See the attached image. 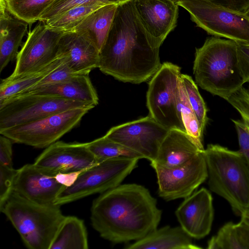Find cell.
<instances>
[{
	"label": "cell",
	"instance_id": "1",
	"mask_svg": "<svg viewBox=\"0 0 249 249\" xmlns=\"http://www.w3.org/2000/svg\"><path fill=\"white\" fill-rule=\"evenodd\" d=\"M162 43L153 37L141 20L135 0L118 5L100 51L98 69L123 82L140 84L151 78L161 66Z\"/></svg>",
	"mask_w": 249,
	"mask_h": 249
},
{
	"label": "cell",
	"instance_id": "2",
	"mask_svg": "<svg viewBox=\"0 0 249 249\" xmlns=\"http://www.w3.org/2000/svg\"><path fill=\"white\" fill-rule=\"evenodd\" d=\"M93 228L114 243L141 239L157 229L162 211L144 186L120 184L95 199L90 209Z\"/></svg>",
	"mask_w": 249,
	"mask_h": 249
},
{
	"label": "cell",
	"instance_id": "3",
	"mask_svg": "<svg viewBox=\"0 0 249 249\" xmlns=\"http://www.w3.org/2000/svg\"><path fill=\"white\" fill-rule=\"evenodd\" d=\"M193 73L201 89L226 100L246 83L238 65L237 43L219 37H209L196 49Z\"/></svg>",
	"mask_w": 249,
	"mask_h": 249
},
{
	"label": "cell",
	"instance_id": "4",
	"mask_svg": "<svg viewBox=\"0 0 249 249\" xmlns=\"http://www.w3.org/2000/svg\"><path fill=\"white\" fill-rule=\"evenodd\" d=\"M208 185L239 215L249 211V166L243 155L219 144L204 150Z\"/></svg>",
	"mask_w": 249,
	"mask_h": 249
},
{
	"label": "cell",
	"instance_id": "5",
	"mask_svg": "<svg viewBox=\"0 0 249 249\" xmlns=\"http://www.w3.org/2000/svg\"><path fill=\"white\" fill-rule=\"evenodd\" d=\"M59 205L29 200L13 191L0 212L18 231L30 249H50L66 216Z\"/></svg>",
	"mask_w": 249,
	"mask_h": 249
},
{
	"label": "cell",
	"instance_id": "6",
	"mask_svg": "<svg viewBox=\"0 0 249 249\" xmlns=\"http://www.w3.org/2000/svg\"><path fill=\"white\" fill-rule=\"evenodd\" d=\"M181 68L166 62L151 78L146 94V105L151 116L171 130L186 133L180 109Z\"/></svg>",
	"mask_w": 249,
	"mask_h": 249
},
{
	"label": "cell",
	"instance_id": "7",
	"mask_svg": "<svg viewBox=\"0 0 249 249\" xmlns=\"http://www.w3.org/2000/svg\"><path fill=\"white\" fill-rule=\"evenodd\" d=\"M91 103L48 94L22 92L0 102V130L36 121L75 108L91 109Z\"/></svg>",
	"mask_w": 249,
	"mask_h": 249
},
{
	"label": "cell",
	"instance_id": "8",
	"mask_svg": "<svg viewBox=\"0 0 249 249\" xmlns=\"http://www.w3.org/2000/svg\"><path fill=\"white\" fill-rule=\"evenodd\" d=\"M139 160L124 158L110 159L86 168L73 185L61 191L54 204L61 206L117 187L136 167Z\"/></svg>",
	"mask_w": 249,
	"mask_h": 249
},
{
	"label": "cell",
	"instance_id": "9",
	"mask_svg": "<svg viewBox=\"0 0 249 249\" xmlns=\"http://www.w3.org/2000/svg\"><path fill=\"white\" fill-rule=\"evenodd\" d=\"M186 9L196 26L216 37L249 44V19L246 15L207 0H174Z\"/></svg>",
	"mask_w": 249,
	"mask_h": 249
},
{
	"label": "cell",
	"instance_id": "10",
	"mask_svg": "<svg viewBox=\"0 0 249 249\" xmlns=\"http://www.w3.org/2000/svg\"><path fill=\"white\" fill-rule=\"evenodd\" d=\"M90 109L75 108L42 119L0 130L13 142L36 148H46L77 126Z\"/></svg>",
	"mask_w": 249,
	"mask_h": 249
},
{
	"label": "cell",
	"instance_id": "11",
	"mask_svg": "<svg viewBox=\"0 0 249 249\" xmlns=\"http://www.w3.org/2000/svg\"><path fill=\"white\" fill-rule=\"evenodd\" d=\"M30 31L18 52L13 72L17 77L39 71L57 58L58 44L64 32L49 28L43 22Z\"/></svg>",
	"mask_w": 249,
	"mask_h": 249
},
{
	"label": "cell",
	"instance_id": "12",
	"mask_svg": "<svg viewBox=\"0 0 249 249\" xmlns=\"http://www.w3.org/2000/svg\"><path fill=\"white\" fill-rule=\"evenodd\" d=\"M157 175L158 194L166 201L186 198L208 178L204 151L186 163L166 168L151 163Z\"/></svg>",
	"mask_w": 249,
	"mask_h": 249
},
{
	"label": "cell",
	"instance_id": "13",
	"mask_svg": "<svg viewBox=\"0 0 249 249\" xmlns=\"http://www.w3.org/2000/svg\"><path fill=\"white\" fill-rule=\"evenodd\" d=\"M169 130L149 115L114 126L105 136L152 162Z\"/></svg>",
	"mask_w": 249,
	"mask_h": 249
},
{
	"label": "cell",
	"instance_id": "14",
	"mask_svg": "<svg viewBox=\"0 0 249 249\" xmlns=\"http://www.w3.org/2000/svg\"><path fill=\"white\" fill-rule=\"evenodd\" d=\"M98 162L87 143L57 141L46 147L34 163L56 175L58 173L83 170Z\"/></svg>",
	"mask_w": 249,
	"mask_h": 249
},
{
	"label": "cell",
	"instance_id": "15",
	"mask_svg": "<svg viewBox=\"0 0 249 249\" xmlns=\"http://www.w3.org/2000/svg\"><path fill=\"white\" fill-rule=\"evenodd\" d=\"M55 176L35 163L25 164L18 169L13 191L36 203L54 204L66 188L57 181Z\"/></svg>",
	"mask_w": 249,
	"mask_h": 249
},
{
	"label": "cell",
	"instance_id": "16",
	"mask_svg": "<svg viewBox=\"0 0 249 249\" xmlns=\"http://www.w3.org/2000/svg\"><path fill=\"white\" fill-rule=\"evenodd\" d=\"M175 213L180 227L192 238H204L210 232L213 219L211 194L201 188L186 197Z\"/></svg>",
	"mask_w": 249,
	"mask_h": 249
},
{
	"label": "cell",
	"instance_id": "17",
	"mask_svg": "<svg viewBox=\"0 0 249 249\" xmlns=\"http://www.w3.org/2000/svg\"><path fill=\"white\" fill-rule=\"evenodd\" d=\"M100 52L85 35L74 31L64 32L58 44L57 56L64 57L74 72L89 74L98 68Z\"/></svg>",
	"mask_w": 249,
	"mask_h": 249
},
{
	"label": "cell",
	"instance_id": "18",
	"mask_svg": "<svg viewBox=\"0 0 249 249\" xmlns=\"http://www.w3.org/2000/svg\"><path fill=\"white\" fill-rule=\"evenodd\" d=\"M135 6L147 30L162 43L177 25L178 5L174 0H135Z\"/></svg>",
	"mask_w": 249,
	"mask_h": 249
},
{
	"label": "cell",
	"instance_id": "19",
	"mask_svg": "<svg viewBox=\"0 0 249 249\" xmlns=\"http://www.w3.org/2000/svg\"><path fill=\"white\" fill-rule=\"evenodd\" d=\"M29 23L13 14L0 0V72L17 57Z\"/></svg>",
	"mask_w": 249,
	"mask_h": 249
},
{
	"label": "cell",
	"instance_id": "20",
	"mask_svg": "<svg viewBox=\"0 0 249 249\" xmlns=\"http://www.w3.org/2000/svg\"><path fill=\"white\" fill-rule=\"evenodd\" d=\"M200 151L188 134L181 130L171 129L162 141L155 160L151 163L166 168L182 165Z\"/></svg>",
	"mask_w": 249,
	"mask_h": 249
},
{
	"label": "cell",
	"instance_id": "21",
	"mask_svg": "<svg viewBox=\"0 0 249 249\" xmlns=\"http://www.w3.org/2000/svg\"><path fill=\"white\" fill-rule=\"evenodd\" d=\"M23 92L57 96L91 103L95 106L99 101L96 90L92 84L89 74H79L65 82L47 85Z\"/></svg>",
	"mask_w": 249,
	"mask_h": 249
},
{
	"label": "cell",
	"instance_id": "22",
	"mask_svg": "<svg viewBox=\"0 0 249 249\" xmlns=\"http://www.w3.org/2000/svg\"><path fill=\"white\" fill-rule=\"evenodd\" d=\"M192 238L180 226H166L152 231L143 238L129 244L127 249H197Z\"/></svg>",
	"mask_w": 249,
	"mask_h": 249
},
{
	"label": "cell",
	"instance_id": "23",
	"mask_svg": "<svg viewBox=\"0 0 249 249\" xmlns=\"http://www.w3.org/2000/svg\"><path fill=\"white\" fill-rule=\"evenodd\" d=\"M118 5L110 4L97 9L72 31L85 35L100 52L110 29Z\"/></svg>",
	"mask_w": 249,
	"mask_h": 249
},
{
	"label": "cell",
	"instance_id": "24",
	"mask_svg": "<svg viewBox=\"0 0 249 249\" xmlns=\"http://www.w3.org/2000/svg\"><path fill=\"white\" fill-rule=\"evenodd\" d=\"M88 233L83 220L74 216H65L50 249H88Z\"/></svg>",
	"mask_w": 249,
	"mask_h": 249
},
{
	"label": "cell",
	"instance_id": "25",
	"mask_svg": "<svg viewBox=\"0 0 249 249\" xmlns=\"http://www.w3.org/2000/svg\"><path fill=\"white\" fill-rule=\"evenodd\" d=\"M64 61L63 57L58 56L53 61L38 71L14 78L8 77L3 79L0 84V102L30 89Z\"/></svg>",
	"mask_w": 249,
	"mask_h": 249
},
{
	"label": "cell",
	"instance_id": "26",
	"mask_svg": "<svg viewBox=\"0 0 249 249\" xmlns=\"http://www.w3.org/2000/svg\"><path fill=\"white\" fill-rule=\"evenodd\" d=\"M87 145L89 150L99 161L119 158L143 159L140 154L105 135L87 142Z\"/></svg>",
	"mask_w": 249,
	"mask_h": 249
},
{
	"label": "cell",
	"instance_id": "27",
	"mask_svg": "<svg viewBox=\"0 0 249 249\" xmlns=\"http://www.w3.org/2000/svg\"><path fill=\"white\" fill-rule=\"evenodd\" d=\"M102 6L98 4L75 6L43 22L49 28L54 30L64 32L71 31L89 15Z\"/></svg>",
	"mask_w": 249,
	"mask_h": 249
},
{
	"label": "cell",
	"instance_id": "28",
	"mask_svg": "<svg viewBox=\"0 0 249 249\" xmlns=\"http://www.w3.org/2000/svg\"><path fill=\"white\" fill-rule=\"evenodd\" d=\"M8 10L29 24L38 21L42 13L55 0H4Z\"/></svg>",
	"mask_w": 249,
	"mask_h": 249
},
{
	"label": "cell",
	"instance_id": "29",
	"mask_svg": "<svg viewBox=\"0 0 249 249\" xmlns=\"http://www.w3.org/2000/svg\"><path fill=\"white\" fill-rule=\"evenodd\" d=\"M180 109L186 133L201 151L204 148L202 143L203 133L201 132L196 116L190 104L187 94L180 80L179 85Z\"/></svg>",
	"mask_w": 249,
	"mask_h": 249
},
{
	"label": "cell",
	"instance_id": "30",
	"mask_svg": "<svg viewBox=\"0 0 249 249\" xmlns=\"http://www.w3.org/2000/svg\"><path fill=\"white\" fill-rule=\"evenodd\" d=\"M209 249H245L237 224L229 222L224 224L208 242Z\"/></svg>",
	"mask_w": 249,
	"mask_h": 249
},
{
	"label": "cell",
	"instance_id": "31",
	"mask_svg": "<svg viewBox=\"0 0 249 249\" xmlns=\"http://www.w3.org/2000/svg\"><path fill=\"white\" fill-rule=\"evenodd\" d=\"M181 79L190 104L196 116L200 130L203 133L208 120L205 102L199 92L196 84L190 76L181 74Z\"/></svg>",
	"mask_w": 249,
	"mask_h": 249
},
{
	"label": "cell",
	"instance_id": "32",
	"mask_svg": "<svg viewBox=\"0 0 249 249\" xmlns=\"http://www.w3.org/2000/svg\"><path fill=\"white\" fill-rule=\"evenodd\" d=\"M129 0H55L41 14L38 21L45 22L72 7L86 4H98L105 6L120 4Z\"/></svg>",
	"mask_w": 249,
	"mask_h": 249
},
{
	"label": "cell",
	"instance_id": "33",
	"mask_svg": "<svg viewBox=\"0 0 249 249\" xmlns=\"http://www.w3.org/2000/svg\"><path fill=\"white\" fill-rule=\"evenodd\" d=\"M227 101L239 112L249 134V88L243 86Z\"/></svg>",
	"mask_w": 249,
	"mask_h": 249
},
{
	"label": "cell",
	"instance_id": "34",
	"mask_svg": "<svg viewBox=\"0 0 249 249\" xmlns=\"http://www.w3.org/2000/svg\"><path fill=\"white\" fill-rule=\"evenodd\" d=\"M18 169L13 166L0 165V210L13 191V184Z\"/></svg>",
	"mask_w": 249,
	"mask_h": 249
},
{
	"label": "cell",
	"instance_id": "35",
	"mask_svg": "<svg viewBox=\"0 0 249 249\" xmlns=\"http://www.w3.org/2000/svg\"><path fill=\"white\" fill-rule=\"evenodd\" d=\"M78 74L79 73L74 72L69 68L64 59V62L56 69L42 79L37 85L26 91L47 85L65 82L71 79Z\"/></svg>",
	"mask_w": 249,
	"mask_h": 249
},
{
	"label": "cell",
	"instance_id": "36",
	"mask_svg": "<svg viewBox=\"0 0 249 249\" xmlns=\"http://www.w3.org/2000/svg\"><path fill=\"white\" fill-rule=\"evenodd\" d=\"M236 128L239 145V151L243 155L249 166V134L242 120H232Z\"/></svg>",
	"mask_w": 249,
	"mask_h": 249
},
{
	"label": "cell",
	"instance_id": "37",
	"mask_svg": "<svg viewBox=\"0 0 249 249\" xmlns=\"http://www.w3.org/2000/svg\"><path fill=\"white\" fill-rule=\"evenodd\" d=\"M237 52L242 75L245 82H249V44L237 43Z\"/></svg>",
	"mask_w": 249,
	"mask_h": 249
},
{
	"label": "cell",
	"instance_id": "38",
	"mask_svg": "<svg viewBox=\"0 0 249 249\" xmlns=\"http://www.w3.org/2000/svg\"><path fill=\"white\" fill-rule=\"evenodd\" d=\"M229 10L246 14L249 10V0H207Z\"/></svg>",
	"mask_w": 249,
	"mask_h": 249
},
{
	"label": "cell",
	"instance_id": "39",
	"mask_svg": "<svg viewBox=\"0 0 249 249\" xmlns=\"http://www.w3.org/2000/svg\"><path fill=\"white\" fill-rule=\"evenodd\" d=\"M12 141L8 138L0 136V165L12 166Z\"/></svg>",
	"mask_w": 249,
	"mask_h": 249
},
{
	"label": "cell",
	"instance_id": "40",
	"mask_svg": "<svg viewBox=\"0 0 249 249\" xmlns=\"http://www.w3.org/2000/svg\"><path fill=\"white\" fill-rule=\"evenodd\" d=\"M84 170L67 173H58L55 176V178L59 183L66 187H68L73 184Z\"/></svg>",
	"mask_w": 249,
	"mask_h": 249
},
{
	"label": "cell",
	"instance_id": "41",
	"mask_svg": "<svg viewBox=\"0 0 249 249\" xmlns=\"http://www.w3.org/2000/svg\"><path fill=\"white\" fill-rule=\"evenodd\" d=\"M237 224L245 249H249V227L241 221Z\"/></svg>",
	"mask_w": 249,
	"mask_h": 249
},
{
	"label": "cell",
	"instance_id": "42",
	"mask_svg": "<svg viewBox=\"0 0 249 249\" xmlns=\"http://www.w3.org/2000/svg\"><path fill=\"white\" fill-rule=\"evenodd\" d=\"M240 216L241 221L249 227V211L243 213Z\"/></svg>",
	"mask_w": 249,
	"mask_h": 249
},
{
	"label": "cell",
	"instance_id": "43",
	"mask_svg": "<svg viewBox=\"0 0 249 249\" xmlns=\"http://www.w3.org/2000/svg\"><path fill=\"white\" fill-rule=\"evenodd\" d=\"M246 15L247 16V17L249 18V10L248 11V12L246 14Z\"/></svg>",
	"mask_w": 249,
	"mask_h": 249
}]
</instances>
